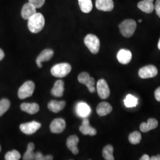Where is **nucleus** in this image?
<instances>
[{
	"label": "nucleus",
	"mask_w": 160,
	"mask_h": 160,
	"mask_svg": "<svg viewBox=\"0 0 160 160\" xmlns=\"http://www.w3.org/2000/svg\"><path fill=\"white\" fill-rule=\"evenodd\" d=\"M132 57L131 52L125 49H120L117 55V59L118 61L120 63L124 65L129 63L131 61Z\"/></svg>",
	"instance_id": "14"
},
{
	"label": "nucleus",
	"mask_w": 160,
	"mask_h": 160,
	"mask_svg": "<svg viewBox=\"0 0 160 160\" xmlns=\"http://www.w3.org/2000/svg\"><path fill=\"white\" fill-rule=\"evenodd\" d=\"M84 43L92 53L96 54L99 51L100 42L96 35L87 34L84 38Z\"/></svg>",
	"instance_id": "4"
},
{
	"label": "nucleus",
	"mask_w": 160,
	"mask_h": 160,
	"mask_svg": "<svg viewBox=\"0 0 160 160\" xmlns=\"http://www.w3.org/2000/svg\"><path fill=\"white\" fill-rule=\"evenodd\" d=\"M5 56V54H4V52H3V51L2 49H0V61H1Z\"/></svg>",
	"instance_id": "37"
},
{
	"label": "nucleus",
	"mask_w": 160,
	"mask_h": 160,
	"mask_svg": "<svg viewBox=\"0 0 160 160\" xmlns=\"http://www.w3.org/2000/svg\"><path fill=\"white\" fill-rule=\"evenodd\" d=\"M97 93L102 99H106L109 97L110 92L107 82L103 79L98 80L97 83Z\"/></svg>",
	"instance_id": "8"
},
{
	"label": "nucleus",
	"mask_w": 160,
	"mask_h": 160,
	"mask_svg": "<svg viewBox=\"0 0 160 160\" xmlns=\"http://www.w3.org/2000/svg\"><path fill=\"white\" fill-rule=\"evenodd\" d=\"M112 111V106L108 102H101L97 108V113L100 116H104L111 113Z\"/></svg>",
	"instance_id": "21"
},
{
	"label": "nucleus",
	"mask_w": 160,
	"mask_h": 160,
	"mask_svg": "<svg viewBox=\"0 0 160 160\" xmlns=\"http://www.w3.org/2000/svg\"><path fill=\"white\" fill-rule=\"evenodd\" d=\"M44 16L39 12H36L28 20V26L29 30L33 33L40 32L45 26Z\"/></svg>",
	"instance_id": "1"
},
{
	"label": "nucleus",
	"mask_w": 160,
	"mask_h": 160,
	"mask_svg": "<svg viewBox=\"0 0 160 160\" xmlns=\"http://www.w3.org/2000/svg\"><path fill=\"white\" fill-rule=\"evenodd\" d=\"M21 110L28 114H34L39 110V106L37 103H23L20 105Z\"/></svg>",
	"instance_id": "17"
},
{
	"label": "nucleus",
	"mask_w": 160,
	"mask_h": 160,
	"mask_svg": "<svg viewBox=\"0 0 160 160\" xmlns=\"http://www.w3.org/2000/svg\"><path fill=\"white\" fill-rule=\"evenodd\" d=\"M137 28V23L132 19H127L123 21L119 25L120 33L125 38H130L135 33Z\"/></svg>",
	"instance_id": "2"
},
{
	"label": "nucleus",
	"mask_w": 160,
	"mask_h": 160,
	"mask_svg": "<svg viewBox=\"0 0 160 160\" xmlns=\"http://www.w3.org/2000/svg\"><path fill=\"white\" fill-rule=\"evenodd\" d=\"M79 142V138L77 135H71L69 137L67 140V146L68 148L73 153V154H78L79 151L77 148V145Z\"/></svg>",
	"instance_id": "16"
},
{
	"label": "nucleus",
	"mask_w": 160,
	"mask_h": 160,
	"mask_svg": "<svg viewBox=\"0 0 160 160\" xmlns=\"http://www.w3.org/2000/svg\"><path fill=\"white\" fill-rule=\"evenodd\" d=\"M94 84H95V80H94V78H92V77H90V80H88V81L87 83L86 86L88 88L89 92H92V93L94 92L95 90H96L95 87H94Z\"/></svg>",
	"instance_id": "32"
},
{
	"label": "nucleus",
	"mask_w": 160,
	"mask_h": 160,
	"mask_svg": "<svg viewBox=\"0 0 160 160\" xmlns=\"http://www.w3.org/2000/svg\"><path fill=\"white\" fill-rule=\"evenodd\" d=\"M80 9L84 13H89L92 8V0H78Z\"/></svg>",
	"instance_id": "23"
},
{
	"label": "nucleus",
	"mask_w": 160,
	"mask_h": 160,
	"mask_svg": "<svg viewBox=\"0 0 160 160\" xmlns=\"http://www.w3.org/2000/svg\"><path fill=\"white\" fill-rule=\"evenodd\" d=\"M138 103V100L137 97L132 94H128L124 100V104L126 108L136 107Z\"/></svg>",
	"instance_id": "26"
},
{
	"label": "nucleus",
	"mask_w": 160,
	"mask_h": 160,
	"mask_svg": "<svg viewBox=\"0 0 160 160\" xmlns=\"http://www.w3.org/2000/svg\"><path fill=\"white\" fill-rule=\"evenodd\" d=\"M71 66L68 63H58L54 65L51 70V74L55 77L63 78L69 74Z\"/></svg>",
	"instance_id": "3"
},
{
	"label": "nucleus",
	"mask_w": 160,
	"mask_h": 160,
	"mask_svg": "<svg viewBox=\"0 0 160 160\" xmlns=\"http://www.w3.org/2000/svg\"><path fill=\"white\" fill-rule=\"evenodd\" d=\"M45 0H29V2L34 6L36 8H40L43 6Z\"/></svg>",
	"instance_id": "33"
},
{
	"label": "nucleus",
	"mask_w": 160,
	"mask_h": 160,
	"mask_svg": "<svg viewBox=\"0 0 160 160\" xmlns=\"http://www.w3.org/2000/svg\"><path fill=\"white\" fill-rule=\"evenodd\" d=\"M53 53L54 52L53 50L51 49H46L42 52L36 59V64L38 67L39 68H42V62L51 60L53 56Z\"/></svg>",
	"instance_id": "10"
},
{
	"label": "nucleus",
	"mask_w": 160,
	"mask_h": 160,
	"mask_svg": "<svg viewBox=\"0 0 160 160\" xmlns=\"http://www.w3.org/2000/svg\"><path fill=\"white\" fill-rule=\"evenodd\" d=\"M36 160H53V157L50 155L44 156L40 152H37L35 153V158Z\"/></svg>",
	"instance_id": "31"
},
{
	"label": "nucleus",
	"mask_w": 160,
	"mask_h": 160,
	"mask_svg": "<svg viewBox=\"0 0 160 160\" xmlns=\"http://www.w3.org/2000/svg\"><path fill=\"white\" fill-rule=\"evenodd\" d=\"M10 107V102L8 99L3 98L0 100V117L2 116Z\"/></svg>",
	"instance_id": "28"
},
{
	"label": "nucleus",
	"mask_w": 160,
	"mask_h": 160,
	"mask_svg": "<svg viewBox=\"0 0 160 160\" xmlns=\"http://www.w3.org/2000/svg\"><path fill=\"white\" fill-rule=\"evenodd\" d=\"M113 147L111 145H108L103 149V158L106 160H114Z\"/></svg>",
	"instance_id": "25"
},
{
	"label": "nucleus",
	"mask_w": 160,
	"mask_h": 160,
	"mask_svg": "<svg viewBox=\"0 0 160 160\" xmlns=\"http://www.w3.org/2000/svg\"><path fill=\"white\" fill-rule=\"evenodd\" d=\"M21 158V155L17 150H12L7 152L5 155L6 160H18Z\"/></svg>",
	"instance_id": "29"
},
{
	"label": "nucleus",
	"mask_w": 160,
	"mask_h": 160,
	"mask_svg": "<svg viewBox=\"0 0 160 160\" xmlns=\"http://www.w3.org/2000/svg\"><path fill=\"white\" fill-rule=\"evenodd\" d=\"M64 92V82L62 80L57 81L52 88L51 94L55 97H60L63 96Z\"/></svg>",
	"instance_id": "19"
},
{
	"label": "nucleus",
	"mask_w": 160,
	"mask_h": 160,
	"mask_svg": "<svg viewBox=\"0 0 160 160\" xmlns=\"http://www.w3.org/2000/svg\"><path fill=\"white\" fill-rule=\"evenodd\" d=\"M139 23H141V22H142V20H141V19L139 20Z\"/></svg>",
	"instance_id": "40"
},
{
	"label": "nucleus",
	"mask_w": 160,
	"mask_h": 160,
	"mask_svg": "<svg viewBox=\"0 0 160 160\" xmlns=\"http://www.w3.org/2000/svg\"><path fill=\"white\" fill-rule=\"evenodd\" d=\"M158 74V69L154 65H149L139 69L138 72V75L140 78L146 79L153 78Z\"/></svg>",
	"instance_id": "6"
},
{
	"label": "nucleus",
	"mask_w": 160,
	"mask_h": 160,
	"mask_svg": "<svg viewBox=\"0 0 160 160\" xmlns=\"http://www.w3.org/2000/svg\"><path fill=\"white\" fill-rule=\"evenodd\" d=\"M1 151V146H0V152Z\"/></svg>",
	"instance_id": "42"
},
{
	"label": "nucleus",
	"mask_w": 160,
	"mask_h": 160,
	"mask_svg": "<svg viewBox=\"0 0 160 160\" xmlns=\"http://www.w3.org/2000/svg\"><path fill=\"white\" fill-rule=\"evenodd\" d=\"M35 88L34 83L32 81H28L25 82L20 87L18 91V96L20 99H25L31 97L34 92Z\"/></svg>",
	"instance_id": "5"
},
{
	"label": "nucleus",
	"mask_w": 160,
	"mask_h": 160,
	"mask_svg": "<svg viewBox=\"0 0 160 160\" xmlns=\"http://www.w3.org/2000/svg\"><path fill=\"white\" fill-rule=\"evenodd\" d=\"M34 149V143L30 142L28 144L27 150L23 155V159L24 160H34L35 153L33 152Z\"/></svg>",
	"instance_id": "24"
},
{
	"label": "nucleus",
	"mask_w": 160,
	"mask_h": 160,
	"mask_svg": "<svg viewBox=\"0 0 160 160\" xmlns=\"http://www.w3.org/2000/svg\"><path fill=\"white\" fill-rule=\"evenodd\" d=\"M151 160H160V154L157 155L156 156H152L151 158Z\"/></svg>",
	"instance_id": "38"
},
{
	"label": "nucleus",
	"mask_w": 160,
	"mask_h": 160,
	"mask_svg": "<svg viewBox=\"0 0 160 160\" xmlns=\"http://www.w3.org/2000/svg\"><path fill=\"white\" fill-rule=\"evenodd\" d=\"M66 128V122L63 119L57 118L52 122L50 125V130L53 133H60L64 131Z\"/></svg>",
	"instance_id": "9"
},
{
	"label": "nucleus",
	"mask_w": 160,
	"mask_h": 160,
	"mask_svg": "<svg viewBox=\"0 0 160 160\" xmlns=\"http://www.w3.org/2000/svg\"><path fill=\"white\" fill-rule=\"evenodd\" d=\"M138 7L142 12L146 13H151L155 9L152 2L148 0H143L138 3Z\"/></svg>",
	"instance_id": "22"
},
{
	"label": "nucleus",
	"mask_w": 160,
	"mask_h": 160,
	"mask_svg": "<svg viewBox=\"0 0 160 160\" xmlns=\"http://www.w3.org/2000/svg\"><path fill=\"white\" fill-rule=\"evenodd\" d=\"M151 158L149 157L148 155L145 154L140 158V160H150Z\"/></svg>",
	"instance_id": "36"
},
{
	"label": "nucleus",
	"mask_w": 160,
	"mask_h": 160,
	"mask_svg": "<svg viewBox=\"0 0 160 160\" xmlns=\"http://www.w3.org/2000/svg\"><path fill=\"white\" fill-rule=\"evenodd\" d=\"M90 78V76L87 72H81L78 77V80L80 82V83L83 84L84 85H86L87 83L88 82V80Z\"/></svg>",
	"instance_id": "30"
},
{
	"label": "nucleus",
	"mask_w": 160,
	"mask_h": 160,
	"mask_svg": "<svg viewBox=\"0 0 160 160\" xmlns=\"http://www.w3.org/2000/svg\"><path fill=\"white\" fill-rule=\"evenodd\" d=\"M66 103L65 101L51 100L48 104V108L50 111L57 113L62 110L65 107Z\"/></svg>",
	"instance_id": "18"
},
{
	"label": "nucleus",
	"mask_w": 160,
	"mask_h": 160,
	"mask_svg": "<svg viewBox=\"0 0 160 160\" xmlns=\"http://www.w3.org/2000/svg\"><path fill=\"white\" fill-rule=\"evenodd\" d=\"M96 7L100 11L111 12L114 8V2L113 0H96Z\"/></svg>",
	"instance_id": "12"
},
{
	"label": "nucleus",
	"mask_w": 160,
	"mask_h": 160,
	"mask_svg": "<svg viewBox=\"0 0 160 160\" xmlns=\"http://www.w3.org/2000/svg\"><path fill=\"white\" fill-rule=\"evenodd\" d=\"M154 6L156 13L158 15V16L160 17V0H157L156 1Z\"/></svg>",
	"instance_id": "34"
},
{
	"label": "nucleus",
	"mask_w": 160,
	"mask_h": 160,
	"mask_svg": "<svg viewBox=\"0 0 160 160\" xmlns=\"http://www.w3.org/2000/svg\"><path fill=\"white\" fill-rule=\"evenodd\" d=\"M155 98L158 101L160 102V87H158L155 91Z\"/></svg>",
	"instance_id": "35"
},
{
	"label": "nucleus",
	"mask_w": 160,
	"mask_h": 160,
	"mask_svg": "<svg viewBox=\"0 0 160 160\" xmlns=\"http://www.w3.org/2000/svg\"><path fill=\"white\" fill-rule=\"evenodd\" d=\"M158 125L157 120L154 118L149 119L147 123L143 122L140 125V130L142 132H148L154 129Z\"/></svg>",
	"instance_id": "20"
},
{
	"label": "nucleus",
	"mask_w": 160,
	"mask_h": 160,
	"mask_svg": "<svg viewBox=\"0 0 160 160\" xmlns=\"http://www.w3.org/2000/svg\"><path fill=\"white\" fill-rule=\"evenodd\" d=\"M80 131L84 135L94 136L96 135V129L90 126V122L87 118H84L82 120V125L80 127Z\"/></svg>",
	"instance_id": "13"
},
{
	"label": "nucleus",
	"mask_w": 160,
	"mask_h": 160,
	"mask_svg": "<svg viewBox=\"0 0 160 160\" xmlns=\"http://www.w3.org/2000/svg\"><path fill=\"white\" fill-rule=\"evenodd\" d=\"M40 127L41 124L40 123L33 121L21 124L20 126V129L26 135H32L39 129Z\"/></svg>",
	"instance_id": "7"
},
{
	"label": "nucleus",
	"mask_w": 160,
	"mask_h": 160,
	"mask_svg": "<svg viewBox=\"0 0 160 160\" xmlns=\"http://www.w3.org/2000/svg\"><path fill=\"white\" fill-rule=\"evenodd\" d=\"M158 49L160 50V40H159V42H158Z\"/></svg>",
	"instance_id": "39"
},
{
	"label": "nucleus",
	"mask_w": 160,
	"mask_h": 160,
	"mask_svg": "<svg viewBox=\"0 0 160 160\" xmlns=\"http://www.w3.org/2000/svg\"><path fill=\"white\" fill-rule=\"evenodd\" d=\"M75 110L76 113L78 116L84 118L88 117L92 112V110L90 106L84 102L77 103L75 108Z\"/></svg>",
	"instance_id": "11"
},
{
	"label": "nucleus",
	"mask_w": 160,
	"mask_h": 160,
	"mask_svg": "<svg viewBox=\"0 0 160 160\" xmlns=\"http://www.w3.org/2000/svg\"><path fill=\"white\" fill-rule=\"evenodd\" d=\"M149 1H151V2H153V1H154V0H148Z\"/></svg>",
	"instance_id": "41"
},
{
	"label": "nucleus",
	"mask_w": 160,
	"mask_h": 160,
	"mask_svg": "<svg viewBox=\"0 0 160 160\" xmlns=\"http://www.w3.org/2000/svg\"><path fill=\"white\" fill-rule=\"evenodd\" d=\"M36 13V8L31 4L30 2L26 3L23 6L21 14L22 17L25 20H29V18Z\"/></svg>",
	"instance_id": "15"
},
{
	"label": "nucleus",
	"mask_w": 160,
	"mask_h": 160,
	"mask_svg": "<svg viewBox=\"0 0 160 160\" xmlns=\"http://www.w3.org/2000/svg\"><path fill=\"white\" fill-rule=\"evenodd\" d=\"M128 139L130 143L133 145H137L140 143L141 141V134L139 132H133L129 135Z\"/></svg>",
	"instance_id": "27"
}]
</instances>
